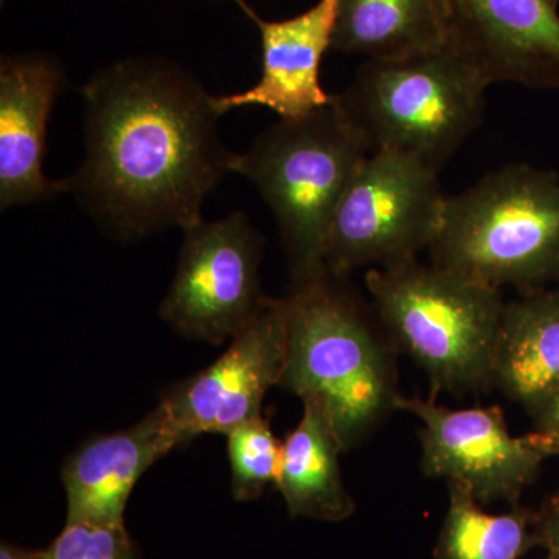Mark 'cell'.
I'll list each match as a JSON object with an SVG mask.
<instances>
[{"instance_id": "1", "label": "cell", "mask_w": 559, "mask_h": 559, "mask_svg": "<svg viewBox=\"0 0 559 559\" xmlns=\"http://www.w3.org/2000/svg\"><path fill=\"white\" fill-rule=\"evenodd\" d=\"M81 94L86 156L66 191L119 240L200 223L235 157L200 81L175 62L132 58L95 73Z\"/></svg>"}, {"instance_id": "2", "label": "cell", "mask_w": 559, "mask_h": 559, "mask_svg": "<svg viewBox=\"0 0 559 559\" xmlns=\"http://www.w3.org/2000/svg\"><path fill=\"white\" fill-rule=\"evenodd\" d=\"M349 275L323 270L293 283L283 297L288 358L282 388L330 412L344 451L370 436L396 411V345L373 301Z\"/></svg>"}, {"instance_id": "3", "label": "cell", "mask_w": 559, "mask_h": 559, "mask_svg": "<svg viewBox=\"0 0 559 559\" xmlns=\"http://www.w3.org/2000/svg\"><path fill=\"white\" fill-rule=\"evenodd\" d=\"M369 154L337 95L308 116L280 120L235 154L231 173L248 178L274 213L293 283L325 270L331 223Z\"/></svg>"}, {"instance_id": "4", "label": "cell", "mask_w": 559, "mask_h": 559, "mask_svg": "<svg viewBox=\"0 0 559 559\" xmlns=\"http://www.w3.org/2000/svg\"><path fill=\"white\" fill-rule=\"evenodd\" d=\"M432 264L492 288L535 293L559 278V176L530 165L489 173L447 198Z\"/></svg>"}, {"instance_id": "5", "label": "cell", "mask_w": 559, "mask_h": 559, "mask_svg": "<svg viewBox=\"0 0 559 559\" xmlns=\"http://www.w3.org/2000/svg\"><path fill=\"white\" fill-rule=\"evenodd\" d=\"M366 285L393 344L425 370L433 392L495 388L500 289L418 260L369 270Z\"/></svg>"}, {"instance_id": "6", "label": "cell", "mask_w": 559, "mask_h": 559, "mask_svg": "<svg viewBox=\"0 0 559 559\" xmlns=\"http://www.w3.org/2000/svg\"><path fill=\"white\" fill-rule=\"evenodd\" d=\"M487 87L468 62L443 46L367 61L337 100L370 153L406 154L440 171L479 127Z\"/></svg>"}, {"instance_id": "7", "label": "cell", "mask_w": 559, "mask_h": 559, "mask_svg": "<svg viewBox=\"0 0 559 559\" xmlns=\"http://www.w3.org/2000/svg\"><path fill=\"white\" fill-rule=\"evenodd\" d=\"M444 202L439 171L429 165L406 154L370 153L331 223L325 270L349 275L417 260L439 234Z\"/></svg>"}, {"instance_id": "8", "label": "cell", "mask_w": 559, "mask_h": 559, "mask_svg": "<svg viewBox=\"0 0 559 559\" xmlns=\"http://www.w3.org/2000/svg\"><path fill=\"white\" fill-rule=\"evenodd\" d=\"M263 248L260 231L241 212L187 227L162 319L183 336L213 345L237 336L270 300L260 285Z\"/></svg>"}, {"instance_id": "9", "label": "cell", "mask_w": 559, "mask_h": 559, "mask_svg": "<svg viewBox=\"0 0 559 559\" xmlns=\"http://www.w3.org/2000/svg\"><path fill=\"white\" fill-rule=\"evenodd\" d=\"M395 407L423 421L425 476L459 485L479 503L516 502L544 460L559 454L558 440L549 433L513 436L498 406L450 409L433 400L400 395Z\"/></svg>"}, {"instance_id": "10", "label": "cell", "mask_w": 559, "mask_h": 559, "mask_svg": "<svg viewBox=\"0 0 559 559\" xmlns=\"http://www.w3.org/2000/svg\"><path fill=\"white\" fill-rule=\"evenodd\" d=\"M288 358L285 300L270 299L255 319L231 337L207 369L187 378L162 399L183 443L202 433H227L260 417L264 396L282 384Z\"/></svg>"}, {"instance_id": "11", "label": "cell", "mask_w": 559, "mask_h": 559, "mask_svg": "<svg viewBox=\"0 0 559 559\" xmlns=\"http://www.w3.org/2000/svg\"><path fill=\"white\" fill-rule=\"evenodd\" d=\"M447 44L488 86L559 87V0H441Z\"/></svg>"}, {"instance_id": "12", "label": "cell", "mask_w": 559, "mask_h": 559, "mask_svg": "<svg viewBox=\"0 0 559 559\" xmlns=\"http://www.w3.org/2000/svg\"><path fill=\"white\" fill-rule=\"evenodd\" d=\"M66 76L46 53L0 61V207L35 204L64 193V180L44 175L47 123Z\"/></svg>"}, {"instance_id": "13", "label": "cell", "mask_w": 559, "mask_h": 559, "mask_svg": "<svg viewBox=\"0 0 559 559\" xmlns=\"http://www.w3.org/2000/svg\"><path fill=\"white\" fill-rule=\"evenodd\" d=\"M237 3L260 31L261 76L248 91L213 97L221 116L245 106H264L282 120H294L330 105L334 95L323 91L320 66L333 47L337 0H319L285 21L261 20L245 0Z\"/></svg>"}, {"instance_id": "14", "label": "cell", "mask_w": 559, "mask_h": 559, "mask_svg": "<svg viewBox=\"0 0 559 559\" xmlns=\"http://www.w3.org/2000/svg\"><path fill=\"white\" fill-rule=\"evenodd\" d=\"M183 443L165 401L131 428L97 437L73 452L61 479L68 521L123 522L124 509L140 477Z\"/></svg>"}, {"instance_id": "15", "label": "cell", "mask_w": 559, "mask_h": 559, "mask_svg": "<svg viewBox=\"0 0 559 559\" xmlns=\"http://www.w3.org/2000/svg\"><path fill=\"white\" fill-rule=\"evenodd\" d=\"M495 388L532 414L559 389V290H535L506 304Z\"/></svg>"}, {"instance_id": "16", "label": "cell", "mask_w": 559, "mask_h": 559, "mask_svg": "<svg viewBox=\"0 0 559 559\" xmlns=\"http://www.w3.org/2000/svg\"><path fill=\"white\" fill-rule=\"evenodd\" d=\"M341 452L344 447L330 412L318 400H305L299 425L283 441L275 484L290 516L341 521L352 514L355 506L342 480Z\"/></svg>"}, {"instance_id": "17", "label": "cell", "mask_w": 559, "mask_h": 559, "mask_svg": "<svg viewBox=\"0 0 559 559\" xmlns=\"http://www.w3.org/2000/svg\"><path fill=\"white\" fill-rule=\"evenodd\" d=\"M444 44L441 0H337L331 49L369 60H399Z\"/></svg>"}, {"instance_id": "18", "label": "cell", "mask_w": 559, "mask_h": 559, "mask_svg": "<svg viewBox=\"0 0 559 559\" xmlns=\"http://www.w3.org/2000/svg\"><path fill=\"white\" fill-rule=\"evenodd\" d=\"M450 485V510L439 559H518L528 546L527 520L520 511L488 514L465 488Z\"/></svg>"}, {"instance_id": "19", "label": "cell", "mask_w": 559, "mask_h": 559, "mask_svg": "<svg viewBox=\"0 0 559 559\" xmlns=\"http://www.w3.org/2000/svg\"><path fill=\"white\" fill-rule=\"evenodd\" d=\"M226 437L231 496L242 502L260 498L266 485L277 484L283 441L263 415L242 423Z\"/></svg>"}, {"instance_id": "20", "label": "cell", "mask_w": 559, "mask_h": 559, "mask_svg": "<svg viewBox=\"0 0 559 559\" xmlns=\"http://www.w3.org/2000/svg\"><path fill=\"white\" fill-rule=\"evenodd\" d=\"M38 559H140L123 522L68 521Z\"/></svg>"}, {"instance_id": "21", "label": "cell", "mask_w": 559, "mask_h": 559, "mask_svg": "<svg viewBox=\"0 0 559 559\" xmlns=\"http://www.w3.org/2000/svg\"><path fill=\"white\" fill-rule=\"evenodd\" d=\"M533 415L536 418V430L549 433L559 443V389L555 390Z\"/></svg>"}, {"instance_id": "22", "label": "cell", "mask_w": 559, "mask_h": 559, "mask_svg": "<svg viewBox=\"0 0 559 559\" xmlns=\"http://www.w3.org/2000/svg\"><path fill=\"white\" fill-rule=\"evenodd\" d=\"M544 535H546L551 559H559V496L551 502Z\"/></svg>"}, {"instance_id": "23", "label": "cell", "mask_w": 559, "mask_h": 559, "mask_svg": "<svg viewBox=\"0 0 559 559\" xmlns=\"http://www.w3.org/2000/svg\"><path fill=\"white\" fill-rule=\"evenodd\" d=\"M0 559H38V550L22 549L14 544L2 543Z\"/></svg>"}, {"instance_id": "24", "label": "cell", "mask_w": 559, "mask_h": 559, "mask_svg": "<svg viewBox=\"0 0 559 559\" xmlns=\"http://www.w3.org/2000/svg\"><path fill=\"white\" fill-rule=\"evenodd\" d=\"M2 2H5V0H2Z\"/></svg>"}, {"instance_id": "25", "label": "cell", "mask_w": 559, "mask_h": 559, "mask_svg": "<svg viewBox=\"0 0 559 559\" xmlns=\"http://www.w3.org/2000/svg\"><path fill=\"white\" fill-rule=\"evenodd\" d=\"M235 2H237V0H235Z\"/></svg>"}]
</instances>
